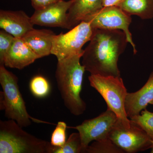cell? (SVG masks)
Wrapping results in <instances>:
<instances>
[{"label":"cell","mask_w":153,"mask_h":153,"mask_svg":"<svg viewBox=\"0 0 153 153\" xmlns=\"http://www.w3.org/2000/svg\"><path fill=\"white\" fill-rule=\"evenodd\" d=\"M89 41L82 57L85 70L91 74L120 76L118 61L128 43L123 31L94 29Z\"/></svg>","instance_id":"obj_1"},{"label":"cell","mask_w":153,"mask_h":153,"mask_svg":"<svg viewBox=\"0 0 153 153\" xmlns=\"http://www.w3.org/2000/svg\"><path fill=\"white\" fill-rule=\"evenodd\" d=\"M83 52L58 60L55 78L64 105L71 114L79 116L86 104L80 96L85 67L80 63Z\"/></svg>","instance_id":"obj_2"},{"label":"cell","mask_w":153,"mask_h":153,"mask_svg":"<svg viewBox=\"0 0 153 153\" xmlns=\"http://www.w3.org/2000/svg\"><path fill=\"white\" fill-rule=\"evenodd\" d=\"M18 77L9 71L4 65H0V84L2 88L0 95V109L4 111L5 116L13 120L22 128L27 127L32 121L36 123L51 124L32 117L27 111L21 92Z\"/></svg>","instance_id":"obj_3"},{"label":"cell","mask_w":153,"mask_h":153,"mask_svg":"<svg viewBox=\"0 0 153 153\" xmlns=\"http://www.w3.org/2000/svg\"><path fill=\"white\" fill-rule=\"evenodd\" d=\"M52 146L25 131L13 120L0 121V153H51Z\"/></svg>","instance_id":"obj_4"},{"label":"cell","mask_w":153,"mask_h":153,"mask_svg":"<svg viewBox=\"0 0 153 153\" xmlns=\"http://www.w3.org/2000/svg\"><path fill=\"white\" fill-rule=\"evenodd\" d=\"M90 85L104 99L107 107L116 114L118 119L126 127L131 126V121L126 113L125 103L127 91L120 76H102L91 74Z\"/></svg>","instance_id":"obj_5"},{"label":"cell","mask_w":153,"mask_h":153,"mask_svg":"<svg viewBox=\"0 0 153 153\" xmlns=\"http://www.w3.org/2000/svg\"><path fill=\"white\" fill-rule=\"evenodd\" d=\"M94 30L88 22H82L66 33L55 35L52 43L51 54L57 60L82 53V47L90 41Z\"/></svg>","instance_id":"obj_6"},{"label":"cell","mask_w":153,"mask_h":153,"mask_svg":"<svg viewBox=\"0 0 153 153\" xmlns=\"http://www.w3.org/2000/svg\"><path fill=\"white\" fill-rule=\"evenodd\" d=\"M108 138L124 153H135L151 149L153 141L137 125L131 122L126 127L118 119L110 133Z\"/></svg>","instance_id":"obj_7"},{"label":"cell","mask_w":153,"mask_h":153,"mask_svg":"<svg viewBox=\"0 0 153 153\" xmlns=\"http://www.w3.org/2000/svg\"><path fill=\"white\" fill-rule=\"evenodd\" d=\"M83 22H89L94 30H120L123 31L126 36L128 42L133 47L134 53H136L135 45L129 30V27L131 22V17L118 6L103 7Z\"/></svg>","instance_id":"obj_8"},{"label":"cell","mask_w":153,"mask_h":153,"mask_svg":"<svg viewBox=\"0 0 153 153\" xmlns=\"http://www.w3.org/2000/svg\"><path fill=\"white\" fill-rule=\"evenodd\" d=\"M117 120L116 114L107 107L105 111L97 117L84 120L76 126L68 128L78 131L81 137L83 153H85V149L91 142L108 138Z\"/></svg>","instance_id":"obj_9"},{"label":"cell","mask_w":153,"mask_h":153,"mask_svg":"<svg viewBox=\"0 0 153 153\" xmlns=\"http://www.w3.org/2000/svg\"><path fill=\"white\" fill-rule=\"evenodd\" d=\"M72 2V0H60L44 8L35 10L31 17L32 23L34 25L68 29V13Z\"/></svg>","instance_id":"obj_10"},{"label":"cell","mask_w":153,"mask_h":153,"mask_svg":"<svg viewBox=\"0 0 153 153\" xmlns=\"http://www.w3.org/2000/svg\"><path fill=\"white\" fill-rule=\"evenodd\" d=\"M33 26L31 17L23 11H0V27L15 38H23Z\"/></svg>","instance_id":"obj_11"},{"label":"cell","mask_w":153,"mask_h":153,"mask_svg":"<svg viewBox=\"0 0 153 153\" xmlns=\"http://www.w3.org/2000/svg\"><path fill=\"white\" fill-rule=\"evenodd\" d=\"M40 58L22 38H15L12 47L4 57L5 67L23 69Z\"/></svg>","instance_id":"obj_12"},{"label":"cell","mask_w":153,"mask_h":153,"mask_svg":"<svg viewBox=\"0 0 153 153\" xmlns=\"http://www.w3.org/2000/svg\"><path fill=\"white\" fill-rule=\"evenodd\" d=\"M153 100V72L148 81L137 91L128 93L126 97L125 107L129 118L140 114L146 109L148 105Z\"/></svg>","instance_id":"obj_13"},{"label":"cell","mask_w":153,"mask_h":153,"mask_svg":"<svg viewBox=\"0 0 153 153\" xmlns=\"http://www.w3.org/2000/svg\"><path fill=\"white\" fill-rule=\"evenodd\" d=\"M103 0H72L68 13V29H72L103 7Z\"/></svg>","instance_id":"obj_14"},{"label":"cell","mask_w":153,"mask_h":153,"mask_svg":"<svg viewBox=\"0 0 153 153\" xmlns=\"http://www.w3.org/2000/svg\"><path fill=\"white\" fill-rule=\"evenodd\" d=\"M55 35L50 30L33 29L22 38L33 52L41 58L51 54Z\"/></svg>","instance_id":"obj_15"},{"label":"cell","mask_w":153,"mask_h":153,"mask_svg":"<svg viewBox=\"0 0 153 153\" xmlns=\"http://www.w3.org/2000/svg\"><path fill=\"white\" fill-rule=\"evenodd\" d=\"M117 6L130 16L143 19L153 18V0H123Z\"/></svg>","instance_id":"obj_16"},{"label":"cell","mask_w":153,"mask_h":153,"mask_svg":"<svg viewBox=\"0 0 153 153\" xmlns=\"http://www.w3.org/2000/svg\"><path fill=\"white\" fill-rule=\"evenodd\" d=\"M51 153H83L81 137L79 133L71 134L62 146H52Z\"/></svg>","instance_id":"obj_17"},{"label":"cell","mask_w":153,"mask_h":153,"mask_svg":"<svg viewBox=\"0 0 153 153\" xmlns=\"http://www.w3.org/2000/svg\"><path fill=\"white\" fill-rule=\"evenodd\" d=\"M85 153H124L110 139L94 141L89 145Z\"/></svg>","instance_id":"obj_18"},{"label":"cell","mask_w":153,"mask_h":153,"mask_svg":"<svg viewBox=\"0 0 153 153\" xmlns=\"http://www.w3.org/2000/svg\"><path fill=\"white\" fill-rule=\"evenodd\" d=\"M29 87L31 93L38 98L46 97L50 93V84L44 76L36 75L31 79Z\"/></svg>","instance_id":"obj_19"},{"label":"cell","mask_w":153,"mask_h":153,"mask_svg":"<svg viewBox=\"0 0 153 153\" xmlns=\"http://www.w3.org/2000/svg\"><path fill=\"white\" fill-rule=\"evenodd\" d=\"M129 119L131 122L142 128L153 141V112L146 108L141 111L140 114Z\"/></svg>","instance_id":"obj_20"},{"label":"cell","mask_w":153,"mask_h":153,"mask_svg":"<svg viewBox=\"0 0 153 153\" xmlns=\"http://www.w3.org/2000/svg\"><path fill=\"white\" fill-rule=\"evenodd\" d=\"M68 128L66 123L59 121L52 132L50 143L56 147H61L66 141V129Z\"/></svg>","instance_id":"obj_21"},{"label":"cell","mask_w":153,"mask_h":153,"mask_svg":"<svg viewBox=\"0 0 153 153\" xmlns=\"http://www.w3.org/2000/svg\"><path fill=\"white\" fill-rule=\"evenodd\" d=\"M15 38L4 30L0 31V65H4V57L12 47Z\"/></svg>","instance_id":"obj_22"},{"label":"cell","mask_w":153,"mask_h":153,"mask_svg":"<svg viewBox=\"0 0 153 153\" xmlns=\"http://www.w3.org/2000/svg\"><path fill=\"white\" fill-rule=\"evenodd\" d=\"M32 6L35 10H41L60 0H31Z\"/></svg>","instance_id":"obj_23"},{"label":"cell","mask_w":153,"mask_h":153,"mask_svg":"<svg viewBox=\"0 0 153 153\" xmlns=\"http://www.w3.org/2000/svg\"><path fill=\"white\" fill-rule=\"evenodd\" d=\"M123 0H103V7L109 6H117Z\"/></svg>","instance_id":"obj_24"},{"label":"cell","mask_w":153,"mask_h":153,"mask_svg":"<svg viewBox=\"0 0 153 153\" xmlns=\"http://www.w3.org/2000/svg\"><path fill=\"white\" fill-rule=\"evenodd\" d=\"M151 153H153V144L152 146V148H151Z\"/></svg>","instance_id":"obj_25"},{"label":"cell","mask_w":153,"mask_h":153,"mask_svg":"<svg viewBox=\"0 0 153 153\" xmlns=\"http://www.w3.org/2000/svg\"><path fill=\"white\" fill-rule=\"evenodd\" d=\"M149 104L151 105H153V100H152V101H151V102H150Z\"/></svg>","instance_id":"obj_26"}]
</instances>
